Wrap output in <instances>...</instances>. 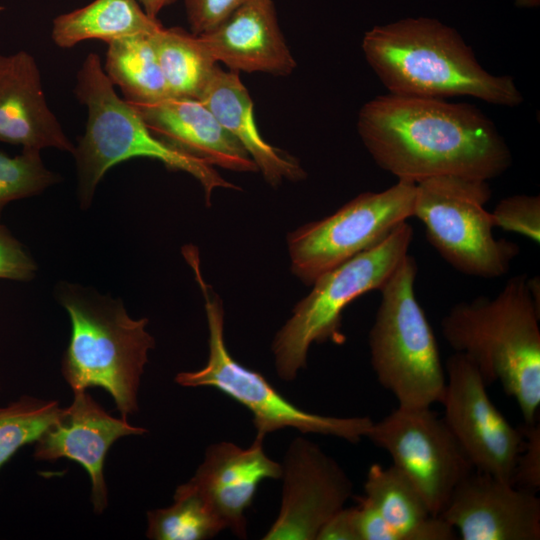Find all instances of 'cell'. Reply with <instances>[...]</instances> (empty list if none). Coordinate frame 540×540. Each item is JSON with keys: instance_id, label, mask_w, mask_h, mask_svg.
<instances>
[{"instance_id": "d6986e66", "label": "cell", "mask_w": 540, "mask_h": 540, "mask_svg": "<svg viewBox=\"0 0 540 540\" xmlns=\"http://www.w3.org/2000/svg\"><path fill=\"white\" fill-rule=\"evenodd\" d=\"M0 142L22 149H75L47 104L36 60L23 50L0 54Z\"/></svg>"}, {"instance_id": "7a4b0ae2", "label": "cell", "mask_w": 540, "mask_h": 540, "mask_svg": "<svg viewBox=\"0 0 540 540\" xmlns=\"http://www.w3.org/2000/svg\"><path fill=\"white\" fill-rule=\"evenodd\" d=\"M367 63L389 94L445 99L468 96L514 107L523 96L512 77L487 72L458 32L432 18H406L364 34Z\"/></svg>"}, {"instance_id": "8fae6325", "label": "cell", "mask_w": 540, "mask_h": 540, "mask_svg": "<svg viewBox=\"0 0 540 540\" xmlns=\"http://www.w3.org/2000/svg\"><path fill=\"white\" fill-rule=\"evenodd\" d=\"M365 438L389 454L392 465L417 488L434 516H440L456 486L475 470L431 407L398 406L373 422Z\"/></svg>"}, {"instance_id": "5b68a950", "label": "cell", "mask_w": 540, "mask_h": 540, "mask_svg": "<svg viewBox=\"0 0 540 540\" xmlns=\"http://www.w3.org/2000/svg\"><path fill=\"white\" fill-rule=\"evenodd\" d=\"M74 93L88 109L85 133L72 153L82 208L90 206L96 186L111 167L136 157L155 159L171 170L188 173L201 184L208 204L218 188L239 189L212 165L155 136L139 112L116 94L96 53L84 59Z\"/></svg>"}, {"instance_id": "8992f818", "label": "cell", "mask_w": 540, "mask_h": 540, "mask_svg": "<svg viewBox=\"0 0 540 540\" xmlns=\"http://www.w3.org/2000/svg\"><path fill=\"white\" fill-rule=\"evenodd\" d=\"M417 272L416 260L407 254L379 290L368 333L375 376L404 408L439 403L446 382L434 331L415 294Z\"/></svg>"}, {"instance_id": "e575fe53", "label": "cell", "mask_w": 540, "mask_h": 540, "mask_svg": "<svg viewBox=\"0 0 540 540\" xmlns=\"http://www.w3.org/2000/svg\"><path fill=\"white\" fill-rule=\"evenodd\" d=\"M539 0H518V4L521 6L531 7L538 5Z\"/></svg>"}, {"instance_id": "4fadbf2b", "label": "cell", "mask_w": 540, "mask_h": 540, "mask_svg": "<svg viewBox=\"0 0 540 540\" xmlns=\"http://www.w3.org/2000/svg\"><path fill=\"white\" fill-rule=\"evenodd\" d=\"M279 514L264 540H316L321 528L353 495V483L318 445L294 439L282 464Z\"/></svg>"}, {"instance_id": "ac0fdd59", "label": "cell", "mask_w": 540, "mask_h": 540, "mask_svg": "<svg viewBox=\"0 0 540 540\" xmlns=\"http://www.w3.org/2000/svg\"><path fill=\"white\" fill-rule=\"evenodd\" d=\"M130 104L151 132L173 147L213 167L258 172L243 146L201 100L169 96L156 102Z\"/></svg>"}, {"instance_id": "7402d4cb", "label": "cell", "mask_w": 540, "mask_h": 540, "mask_svg": "<svg viewBox=\"0 0 540 540\" xmlns=\"http://www.w3.org/2000/svg\"><path fill=\"white\" fill-rule=\"evenodd\" d=\"M163 26L151 18L138 0H94L85 7L59 15L53 20L51 37L61 48L98 39L106 43L152 35Z\"/></svg>"}, {"instance_id": "4dcf8cb0", "label": "cell", "mask_w": 540, "mask_h": 540, "mask_svg": "<svg viewBox=\"0 0 540 540\" xmlns=\"http://www.w3.org/2000/svg\"><path fill=\"white\" fill-rule=\"evenodd\" d=\"M248 0H184L191 33H206Z\"/></svg>"}, {"instance_id": "836d02e7", "label": "cell", "mask_w": 540, "mask_h": 540, "mask_svg": "<svg viewBox=\"0 0 540 540\" xmlns=\"http://www.w3.org/2000/svg\"><path fill=\"white\" fill-rule=\"evenodd\" d=\"M176 1L177 0H138L146 14L154 19H157V15L163 8Z\"/></svg>"}, {"instance_id": "277c9868", "label": "cell", "mask_w": 540, "mask_h": 540, "mask_svg": "<svg viewBox=\"0 0 540 540\" xmlns=\"http://www.w3.org/2000/svg\"><path fill=\"white\" fill-rule=\"evenodd\" d=\"M57 296L71 321L61 373L72 391L101 387L122 417L138 411L137 394L155 340L147 318H131L121 300L72 284Z\"/></svg>"}, {"instance_id": "f546056e", "label": "cell", "mask_w": 540, "mask_h": 540, "mask_svg": "<svg viewBox=\"0 0 540 540\" xmlns=\"http://www.w3.org/2000/svg\"><path fill=\"white\" fill-rule=\"evenodd\" d=\"M37 266L25 247L0 224V279L28 281Z\"/></svg>"}, {"instance_id": "4316f807", "label": "cell", "mask_w": 540, "mask_h": 540, "mask_svg": "<svg viewBox=\"0 0 540 540\" xmlns=\"http://www.w3.org/2000/svg\"><path fill=\"white\" fill-rule=\"evenodd\" d=\"M58 181L43 164L40 150L22 149L14 157L0 152V217L8 203L37 195Z\"/></svg>"}, {"instance_id": "52a82bcc", "label": "cell", "mask_w": 540, "mask_h": 540, "mask_svg": "<svg viewBox=\"0 0 540 540\" xmlns=\"http://www.w3.org/2000/svg\"><path fill=\"white\" fill-rule=\"evenodd\" d=\"M183 255L204 299L209 356L204 367L178 373L175 382L183 387H212L240 403L253 415L256 436L265 438L268 433L294 428L302 433L333 436L350 443L365 438L373 423L368 416L334 417L307 412L284 398L262 374L232 357L224 338L223 303L202 275L198 250L187 247Z\"/></svg>"}, {"instance_id": "6da1fadb", "label": "cell", "mask_w": 540, "mask_h": 540, "mask_svg": "<svg viewBox=\"0 0 540 540\" xmlns=\"http://www.w3.org/2000/svg\"><path fill=\"white\" fill-rule=\"evenodd\" d=\"M357 130L377 165L398 180L460 176L489 181L512 162L493 122L467 103L378 96L359 110Z\"/></svg>"}, {"instance_id": "7c38bea8", "label": "cell", "mask_w": 540, "mask_h": 540, "mask_svg": "<svg viewBox=\"0 0 540 540\" xmlns=\"http://www.w3.org/2000/svg\"><path fill=\"white\" fill-rule=\"evenodd\" d=\"M446 382L439 403L442 417L475 471L511 482L524 436L513 427L489 397L475 365L454 352L445 364Z\"/></svg>"}, {"instance_id": "83f0119b", "label": "cell", "mask_w": 540, "mask_h": 540, "mask_svg": "<svg viewBox=\"0 0 540 540\" xmlns=\"http://www.w3.org/2000/svg\"><path fill=\"white\" fill-rule=\"evenodd\" d=\"M494 226L540 241V197L513 195L501 199L491 212Z\"/></svg>"}, {"instance_id": "5bb4252c", "label": "cell", "mask_w": 540, "mask_h": 540, "mask_svg": "<svg viewBox=\"0 0 540 540\" xmlns=\"http://www.w3.org/2000/svg\"><path fill=\"white\" fill-rule=\"evenodd\" d=\"M440 516L463 540H539L540 498L510 481L473 471Z\"/></svg>"}, {"instance_id": "f1b7e54d", "label": "cell", "mask_w": 540, "mask_h": 540, "mask_svg": "<svg viewBox=\"0 0 540 540\" xmlns=\"http://www.w3.org/2000/svg\"><path fill=\"white\" fill-rule=\"evenodd\" d=\"M524 444L515 462L511 483L521 489L537 493L540 490V424L519 426Z\"/></svg>"}, {"instance_id": "1f68e13d", "label": "cell", "mask_w": 540, "mask_h": 540, "mask_svg": "<svg viewBox=\"0 0 540 540\" xmlns=\"http://www.w3.org/2000/svg\"><path fill=\"white\" fill-rule=\"evenodd\" d=\"M353 522L358 540H400L398 534L364 497L357 498L352 507Z\"/></svg>"}, {"instance_id": "3957f363", "label": "cell", "mask_w": 540, "mask_h": 540, "mask_svg": "<svg viewBox=\"0 0 540 540\" xmlns=\"http://www.w3.org/2000/svg\"><path fill=\"white\" fill-rule=\"evenodd\" d=\"M539 321L528 276L519 274L493 298L455 304L440 324L447 344L475 365L487 386L499 382L527 424L537 422L540 409Z\"/></svg>"}, {"instance_id": "e0dca14e", "label": "cell", "mask_w": 540, "mask_h": 540, "mask_svg": "<svg viewBox=\"0 0 540 540\" xmlns=\"http://www.w3.org/2000/svg\"><path fill=\"white\" fill-rule=\"evenodd\" d=\"M198 36L217 63L237 73L287 76L296 68L272 0H248L215 28Z\"/></svg>"}, {"instance_id": "ba28073f", "label": "cell", "mask_w": 540, "mask_h": 540, "mask_svg": "<svg viewBox=\"0 0 540 540\" xmlns=\"http://www.w3.org/2000/svg\"><path fill=\"white\" fill-rule=\"evenodd\" d=\"M412 239V226L403 222L375 246L316 278L273 339L275 369L282 380L295 379L306 367L313 343L345 341L343 311L358 297L380 290L408 254Z\"/></svg>"}, {"instance_id": "d6a6232c", "label": "cell", "mask_w": 540, "mask_h": 540, "mask_svg": "<svg viewBox=\"0 0 540 540\" xmlns=\"http://www.w3.org/2000/svg\"><path fill=\"white\" fill-rule=\"evenodd\" d=\"M316 540H358L352 507L343 508L321 528Z\"/></svg>"}, {"instance_id": "30bf717a", "label": "cell", "mask_w": 540, "mask_h": 540, "mask_svg": "<svg viewBox=\"0 0 540 540\" xmlns=\"http://www.w3.org/2000/svg\"><path fill=\"white\" fill-rule=\"evenodd\" d=\"M416 184L398 180L380 192H364L320 220L287 236L292 273L311 285L317 277L375 246L413 216Z\"/></svg>"}, {"instance_id": "ffe728a7", "label": "cell", "mask_w": 540, "mask_h": 540, "mask_svg": "<svg viewBox=\"0 0 540 540\" xmlns=\"http://www.w3.org/2000/svg\"><path fill=\"white\" fill-rule=\"evenodd\" d=\"M199 100L243 146L268 184L278 186L284 180L295 182L306 177L297 159L261 136L252 98L237 72L223 70L217 65Z\"/></svg>"}, {"instance_id": "484cf974", "label": "cell", "mask_w": 540, "mask_h": 540, "mask_svg": "<svg viewBox=\"0 0 540 540\" xmlns=\"http://www.w3.org/2000/svg\"><path fill=\"white\" fill-rule=\"evenodd\" d=\"M62 410L56 400L29 395L0 407V469L21 447L35 442Z\"/></svg>"}, {"instance_id": "2e32d148", "label": "cell", "mask_w": 540, "mask_h": 540, "mask_svg": "<svg viewBox=\"0 0 540 540\" xmlns=\"http://www.w3.org/2000/svg\"><path fill=\"white\" fill-rule=\"evenodd\" d=\"M263 442L256 436L248 448L225 441L211 444L193 477L182 484L205 501L224 529L242 539L247 538L245 512L259 484L282 478V464L268 457Z\"/></svg>"}, {"instance_id": "9c48e42d", "label": "cell", "mask_w": 540, "mask_h": 540, "mask_svg": "<svg viewBox=\"0 0 540 540\" xmlns=\"http://www.w3.org/2000/svg\"><path fill=\"white\" fill-rule=\"evenodd\" d=\"M416 184L413 216L428 241L456 271L493 279L505 275L520 252L518 244L493 235L494 222L485 204L488 181L437 176Z\"/></svg>"}, {"instance_id": "9a60e30c", "label": "cell", "mask_w": 540, "mask_h": 540, "mask_svg": "<svg viewBox=\"0 0 540 540\" xmlns=\"http://www.w3.org/2000/svg\"><path fill=\"white\" fill-rule=\"evenodd\" d=\"M73 393L72 403L35 441L33 456L40 461L67 458L79 463L90 477L93 512L101 514L108 506L104 478L107 452L119 438L142 435L147 430L130 425L126 417H113L86 390Z\"/></svg>"}, {"instance_id": "603a6c76", "label": "cell", "mask_w": 540, "mask_h": 540, "mask_svg": "<svg viewBox=\"0 0 540 540\" xmlns=\"http://www.w3.org/2000/svg\"><path fill=\"white\" fill-rule=\"evenodd\" d=\"M169 96L199 99L215 67L198 35L172 27L151 35Z\"/></svg>"}, {"instance_id": "cb8c5ba5", "label": "cell", "mask_w": 540, "mask_h": 540, "mask_svg": "<svg viewBox=\"0 0 540 540\" xmlns=\"http://www.w3.org/2000/svg\"><path fill=\"white\" fill-rule=\"evenodd\" d=\"M103 69L129 103H151L169 97L151 35L109 43Z\"/></svg>"}, {"instance_id": "44dd1931", "label": "cell", "mask_w": 540, "mask_h": 540, "mask_svg": "<svg viewBox=\"0 0 540 540\" xmlns=\"http://www.w3.org/2000/svg\"><path fill=\"white\" fill-rule=\"evenodd\" d=\"M398 534L400 540H452L455 530L441 516L431 514L412 482L395 466L372 464L363 495Z\"/></svg>"}, {"instance_id": "d4e9b609", "label": "cell", "mask_w": 540, "mask_h": 540, "mask_svg": "<svg viewBox=\"0 0 540 540\" xmlns=\"http://www.w3.org/2000/svg\"><path fill=\"white\" fill-rule=\"evenodd\" d=\"M173 504L147 512L146 536L154 540H205L215 537L224 526L195 492L177 487Z\"/></svg>"}]
</instances>
